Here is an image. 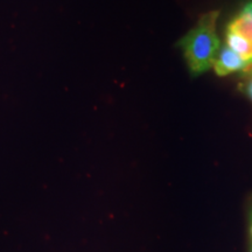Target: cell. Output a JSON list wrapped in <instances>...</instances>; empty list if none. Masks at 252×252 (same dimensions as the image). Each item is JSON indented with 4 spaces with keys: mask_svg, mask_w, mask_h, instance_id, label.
I'll return each mask as SVG.
<instances>
[{
    "mask_svg": "<svg viewBox=\"0 0 252 252\" xmlns=\"http://www.w3.org/2000/svg\"><path fill=\"white\" fill-rule=\"evenodd\" d=\"M219 12L204 14L193 30L181 40L188 67L194 75H200L213 67V62L219 52L220 43L216 34Z\"/></svg>",
    "mask_w": 252,
    "mask_h": 252,
    "instance_id": "6da1fadb",
    "label": "cell"
},
{
    "mask_svg": "<svg viewBox=\"0 0 252 252\" xmlns=\"http://www.w3.org/2000/svg\"><path fill=\"white\" fill-rule=\"evenodd\" d=\"M226 32L237 34L252 43V1L245 5L244 8L230 21Z\"/></svg>",
    "mask_w": 252,
    "mask_h": 252,
    "instance_id": "3957f363",
    "label": "cell"
},
{
    "mask_svg": "<svg viewBox=\"0 0 252 252\" xmlns=\"http://www.w3.org/2000/svg\"><path fill=\"white\" fill-rule=\"evenodd\" d=\"M247 67L248 63L237 53L224 45L220 47L212 68H214V70L220 76H226V75L235 74L238 71L243 72Z\"/></svg>",
    "mask_w": 252,
    "mask_h": 252,
    "instance_id": "7a4b0ae2",
    "label": "cell"
},
{
    "mask_svg": "<svg viewBox=\"0 0 252 252\" xmlns=\"http://www.w3.org/2000/svg\"><path fill=\"white\" fill-rule=\"evenodd\" d=\"M244 75H252V65L249 69H247V70H245L244 72H243Z\"/></svg>",
    "mask_w": 252,
    "mask_h": 252,
    "instance_id": "5b68a950",
    "label": "cell"
},
{
    "mask_svg": "<svg viewBox=\"0 0 252 252\" xmlns=\"http://www.w3.org/2000/svg\"><path fill=\"white\" fill-rule=\"evenodd\" d=\"M245 93L249 96V98L252 100V75H251V78L248 81L247 86H245Z\"/></svg>",
    "mask_w": 252,
    "mask_h": 252,
    "instance_id": "277c9868",
    "label": "cell"
},
{
    "mask_svg": "<svg viewBox=\"0 0 252 252\" xmlns=\"http://www.w3.org/2000/svg\"><path fill=\"white\" fill-rule=\"evenodd\" d=\"M250 231H251V236H252V214H251V226H250Z\"/></svg>",
    "mask_w": 252,
    "mask_h": 252,
    "instance_id": "8992f818",
    "label": "cell"
}]
</instances>
